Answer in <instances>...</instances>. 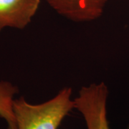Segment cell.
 Wrapping results in <instances>:
<instances>
[{"label": "cell", "mask_w": 129, "mask_h": 129, "mask_svg": "<svg viewBox=\"0 0 129 129\" xmlns=\"http://www.w3.org/2000/svg\"><path fill=\"white\" fill-rule=\"evenodd\" d=\"M72 88L62 89L55 96L40 104H31L24 97L14 99L13 110L17 129H58L75 108Z\"/></svg>", "instance_id": "1"}, {"label": "cell", "mask_w": 129, "mask_h": 129, "mask_svg": "<svg viewBox=\"0 0 129 129\" xmlns=\"http://www.w3.org/2000/svg\"><path fill=\"white\" fill-rule=\"evenodd\" d=\"M108 88L106 83L82 87L74 100L75 108L83 115L88 129H111L107 117Z\"/></svg>", "instance_id": "2"}, {"label": "cell", "mask_w": 129, "mask_h": 129, "mask_svg": "<svg viewBox=\"0 0 129 129\" xmlns=\"http://www.w3.org/2000/svg\"><path fill=\"white\" fill-rule=\"evenodd\" d=\"M58 14L76 22H90L101 17L107 0H45Z\"/></svg>", "instance_id": "3"}, {"label": "cell", "mask_w": 129, "mask_h": 129, "mask_svg": "<svg viewBox=\"0 0 129 129\" xmlns=\"http://www.w3.org/2000/svg\"><path fill=\"white\" fill-rule=\"evenodd\" d=\"M40 0H0V32L6 27L23 29L31 22Z\"/></svg>", "instance_id": "4"}, {"label": "cell", "mask_w": 129, "mask_h": 129, "mask_svg": "<svg viewBox=\"0 0 129 129\" xmlns=\"http://www.w3.org/2000/svg\"><path fill=\"white\" fill-rule=\"evenodd\" d=\"M18 88L8 81L0 82V117L7 123V129H17L13 110L14 95Z\"/></svg>", "instance_id": "5"}, {"label": "cell", "mask_w": 129, "mask_h": 129, "mask_svg": "<svg viewBox=\"0 0 129 129\" xmlns=\"http://www.w3.org/2000/svg\"><path fill=\"white\" fill-rule=\"evenodd\" d=\"M127 129H129V125H128V128H127Z\"/></svg>", "instance_id": "6"}]
</instances>
